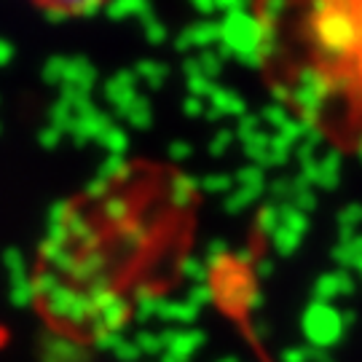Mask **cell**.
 <instances>
[{"instance_id":"1","label":"cell","mask_w":362,"mask_h":362,"mask_svg":"<svg viewBox=\"0 0 362 362\" xmlns=\"http://www.w3.org/2000/svg\"><path fill=\"white\" fill-rule=\"evenodd\" d=\"M202 196L172 164L132 158L59 204L30 266L40 322L73 344L116 336L177 285Z\"/></svg>"},{"instance_id":"2","label":"cell","mask_w":362,"mask_h":362,"mask_svg":"<svg viewBox=\"0 0 362 362\" xmlns=\"http://www.w3.org/2000/svg\"><path fill=\"white\" fill-rule=\"evenodd\" d=\"M272 100L341 156H362V0H247Z\"/></svg>"},{"instance_id":"3","label":"cell","mask_w":362,"mask_h":362,"mask_svg":"<svg viewBox=\"0 0 362 362\" xmlns=\"http://www.w3.org/2000/svg\"><path fill=\"white\" fill-rule=\"evenodd\" d=\"M30 3L54 16H89L105 8L110 0H30Z\"/></svg>"}]
</instances>
